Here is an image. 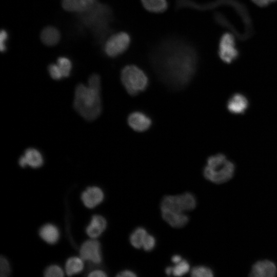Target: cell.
<instances>
[{
    "label": "cell",
    "mask_w": 277,
    "mask_h": 277,
    "mask_svg": "<svg viewBox=\"0 0 277 277\" xmlns=\"http://www.w3.org/2000/svg\"><path fill=\"white\" fill-rule=\"evenodd\" d=\"M196 205L195 195L190 192H186L180 194L164 196L160 203V209L185 213L194 210Z\"/></svg>",
    "instance_id": "obj_6"
},
{
    "label": "cell",
    "mask_w": 277,
    "mask_h": 277,
    "mask_svg": "<svg viewBox=\"0 0 277 277\" xmlns=\"http://www.w3.org/2000/svg\"><path fill=\"white\" fill-rule=\"evenodd\" d=\"M107 227L106 219L102 215H93L91 221L86 228L87 234L92 239L98 237Z\"/></svg>",
    "instance_id": "obj_17"
},
{
    "label": "cell",
    "mask_w": 277,
    "mask_h": 277,
    "mask_svg": "<svg viewBox=\"0 0 277 277\" xmlns=\"http://www.w3.org/2000/svg\"><path fill=\"white\" fill-rule=\"evenodd\" d=\"M148 58L158 78L175 91L181 90L190 84L199 62L193 44L177 36L161 40L152 48Z\"/></svg>",
    "instance_id": "obj_1"
},
{
    "label": "cell",
    "mask_w": 277,
    "mask_h": 277,
    "mask_svg": "<svg viewBox=\"0 0 277 277\" xmlns=\"http://www.w3.org/2000/svg\"><path fill=\"white\" fill-rule=\"evenodd\" d=\"M104 199L102 190L98 187H88L82 194V200L88 208H93L101 203Z\"/></svg>",
    "instance_id": "obj_14"
},
{
    "label": "cell",
    "mask_w": 277,
    "mask_h": 277,
    "mask_svg": "<svg viewBox=\"0 0 277 277\" xmlns=\"http://www.w3.org/2000/svg\"><path fill=\"white\" fill-rule=\"evenodd\" d=\"M156 246V239L152 234L148 233L144 240L142 248L147 252L152 251Z\"/></svg>",
    "instance_id": "obj_27"
},
{
    "label": "cell",
    "mask_w": 277,
    "mask_h": 277,
    "mask_svg": "<svg viewBox=\"0 0 277 277\" xmlns=\"http://www.w3.org/2000/svg\"><path fill=\"white\" fill-rule=\"evenodd\" d=\"M80 254L83 260L91 261L95 264H98L102 261L100 243L93 239L85 241L82 245Z\"/></svg>",
    "instance_id": "obj_10"
},
{
    "label": "cell",
    "mask_w": 277,
    "mask_h": 277,
    "mask_svg": "<svg viewBox=\"0 0 277 277\" xmlns=\"http://www.w3.org/2000/svg\"><path fill=\"white\" fill-rule=\"evenodd\" d=\"M97 0H62V6L66 11L73 12H84L96 3Z\"/></svg>",
    "instance_id": "obj_16"
},
{
    "label": "cell",
    "mask_w": 277,
    "mask_h": 277,
    "mask_svg": "<svg viewBox=\"0 0 277 277\" xmlns=\"http://www.w3.org/2000/svg\"><path fill=\"white\" fill-rule=\"evenodd\" d=\"M235 171L234 164L222 153L208 157L203 169L205 179L216 184H222L230 181Z\"/></svg>",
    "instance_id": "obj_3"
},
{
    "label": "cell",
    "mask_w": 277,
    "mask_h": 277,
    "mask_svg": "<svg viewBox=\"0 0 277 277\" xmlns=\"http://www.w3.org/2000/svg\"><path fill=\"white\" fill-rule=\"evenodd\" d=\"M48 71L51 77L55 80H60L63 77L56 64H51L48 67Z\"/></svg>",
    "instance_id": "obj_29"
},
{
    "label": "cell",
    "mask_w": 277,
    "mask_h": 277,
    "mask_svg": "<svg viewBox=\"0 0 277 277\" xmlns=\"http://www.w3.org/2000/svg\"><path fill=\"white\" fill-rule=\"evenodd\" d=\"M80 14L82 22L87 27L94 29L103 36L109 31L112 11L108 5L97 2L90 9Z\"/></svg>",
    "instance_id": "obj_4"
},
{
    "label": "cell",
    "mask_w": 277,
    "mask_h": 277,
    "mask_svg": "<svg viewBox=\"0 0 277 277\" xmlns=\"http://www.w3.org/2000/svg\"><path fill=\"white\" fill-rule=\"evenodd\" d=\"M255 4L259 6L264 7L268 5L277 0H251Z\"/></svg>",
    "instance_id": "obj_33"
},
{
    "label": "cell",
    "mask_w": 277,
    "mask_h": 277,
    "mask_svg": "<svg viewBox=\"0 0 277 277\" xmlns=\"http://www.w3.org/2000/svg\"><path fill=\"white\" fill-rule=\"evenodd\" d=\"M10 272V268L9 263L7 259L1 256L0 258V276L5 277L9 275Z\"/></svg>",
    "instance_id": "obj_28"
},
{
    "label": "cell",
    "mask_w": 277,
    "mask_h": 277,
    "mask_svg": "<svg viewBox=\"0 0 277 277\" xmlns=\"http://www.w3.org/2000/svg\"><path fill=\"white\" fill-rule=\"evenodd\" d=\"M143 7L148 11L160 13L167 10L169 5L167 0H140Z\"/></svg>",
    "instance_id": "obj_20"
},
{
    "label": "cell",
    "mask_w": 277,
    "mask_h": 277,
    "mask_svg": "<svg viewBox=\"0 0 277 277\" xmlns=\"http://www.w3.org/2000/svg\"><path fill=\"white\" fill-rule=\"evenodd\" d=\"M88 276L89 277H105L107 276V274L103 270H95L90 272Z\"/></svg>",
    "instance_id": "obj_32"
},
{
    "label": "cell",
    "mask_w": 277,
    "mask_h": 277,
    "mask_svg": "<svg viewBox=\"0 0 277 277\" xmlns=\"http://www.w3.org/2000/svg\"><path fill=\"white\" fill-rule=\"evenodd\" d=\"M64 275L62 268L56 265L49 266L44 272V276L46 277H62Z\"/></svg>",
    "instance_id": "obj_26"
},
{
    "label": "cell",
    "mask_w": 277,
    "mask_h": 277,
    "mask_svg": "<svg viewBox=\"0 0 277 277\" xmlns=\"http://www.w3.org/2000/svg\"><path fill=\"white\" fill-rule=\"evenodd\" d=\"M190 274L193 277H212L214 276V272L208 266L197 265L192 268Z\"/></svg>",
    "instance_id": "obj_23"
},
{
    "label": "cell",
    "mask_w": 277,
    "mask_h": 277,
    "mask_svg": "<svg viewBox=\"0 0 277 277\" xmlns=\"http://www.w3.org/2000/svg\"><path fill=\"white\" fill-rule=\"evenodd\" d=\"M74 107L85 120L93 121L102 112L101 86L78 84L75 90Z\"/></svg>",
    "instance_id": "obj_2"
},
{
    "label": "cell",
    "mask_w": 277,
    "mask_h": 277,
    "mask_svg": "<svg viewBox=\"0 0 277 277\" xmlns=\"http://www.w3.org/2000/svg\"><path fill=\"white\" fill-rule=\"evenodd\" d=\"M118 277H136L137 275L131 270L125 269L118 272L116 275Z\"/></svg>",
    "instance_id": "obj_31"
},
{
    "label": "cell",
    "mask_w": 277,
    "mask_h": 277,
    "mask_svg": "<svg viewBox=\"0 0 277 277\" xmlns=\"http://www.w3.org/2000/svg\"><path fill=\"white\" fill-rule=\"evenodd\" d=\"M60 37L59 31L52 26L45 27L41 34V41L47 46L56 45L59 42Z\"/></svg>",
    "instance_id": "obj_18"
},
{
    "label": "cell",
    "mask_w": 277,
    "mask_h": 277,
    "mask_svg": "<svg viewBox=\"0 0 277 277\" xmlns=\"http://www.w3.org/2000/svg\"><path fill=\"white\" fill-rule=\"evenodd\" d=\"M56 64L63 77L69 76L72 68V64L69 59L66 57H60L57 59Z\"/></svg>",
    "instance_id": "obj_24"
},
{
    "label": "cell",
    "mask_w": 277,
    "mask_h": 277,
    "mask_svg": "<svg viewBox=\"0 0 277 277\" xmlns=\"http://www.w3.org/2000/svg\"><path fill=\"white\" fill-rule=\"evenodd\" d=\"M128 126L134 131L143 132L148 130L152 126L151 117L144 111L135 110L127 117Z\"/></svg>",
    "instance_id": "obj_9"
},
{
    "label": "cell",
    "mask_w": 277,
    "mask_h": 277,
    "mask_svg": "<svg viewBox=\"0 0 277 277\" xmlns=\"http://www.w3.org/2000/svg\"><path fill=\"white\" fill-rule=\"evenodd\" d=\"M43 157L41 152L33 148H29L25 151L24 155L18 160V164L22 167L27 165L36 168L41 167L43 163Z\"/></svg>",
    "instance_id": "obj_13"
},
{
    "label": "cell",
    "mask_w": 277,
    "mask_h": 277,
    "mask_svg": "<svg viewBox=\"0 0 277 277\" xmlns=\"http://www.w3.org/2000/svg\"><path fill=\"white\" fill-rule=\"evenodd\" d=\"M218 53L221 59L226 63H230L237 57L238 51L232 35L225 33L222 36L219 43Z\"/></svg>",
    "instance_id": "obj_8"
},
{
    "label": "cell",
    "mask_w": 277,
    "mask_h": 277,
    "mask_svg": "<svg viewBox=\"0 0 277 277\" xmlns=\"http://www.w3.org/2000/svg\"><path fill=\"white\" fill-rule=\"evenodd\" d=\"M190 270V264L188 261L183 259L180 262L173 267L172 275L182 276L187 273Z\"/></svg>",
    "instance_id": "obj_25"
},
{
    "label": "cell",
    "mask_w": 277,
    "mask_h": 277,
    "mask_svg": "<svg viewBox=\"0 0 277 277\" xmlns=\"http://www.w3.org/2000/svg\"><path fill=\"white\" fill-rule=\"evenodd\" d=\"M83 268V260L81 257H71L67 260L65 265L66 273L68 276L80 273Z\"/></svg>",
    "instance_id": "obj_22"
},
{
    "label": "cell",
    "mask_w": 277,
    "mask_h": 277,
    "mask_svg": "<svg viewBox=\"0 0 277 277\" xmlns=\"http://www.w3.org/2000/svg\"><path fill=\"white\" fill-rule=\"evenodd\" d=\"M148 233L146 229L143 227L136 228L129 236V242L131 246L136 249L142 248Z\"/></svg>",
    "instance_id": "obj_21"
},
{
    "label": "cell",
    "mask_w": 277,
    "mask_h": 277,
    "mask_svg": "<svg viewBox=\"0 0 277 277\" xmlns=\"http://www.w3.org/2000/svg\"><path fill=\"white\" fill-rule=\"evenodd\" d=\"M8 38V33L5 30H2L0 34V49L2 52L6 50V43Z\"/></svg>",
    "instance_id": "obj_30"
},
{
    "label": "cell",
    "mask_w": 277,
    "mask_h": 277,
    "mask_svg": "<svg viewBox=\"0 0 277 277\" xmlns=\"http://www.w3.org/2000/svg\"><path fill=\"white\" fill-rule=\"evenodd\" d=\"M249 103L245 96L241 93H235L228 100L227 108L233 114H242L245 112Z\"/></svg>",
    "instance_id": "obj_15"
},
{
    "label": "cell",
    "mask_w": 277,
    "mask_h": 277,
    "mask_svg": "<svg viewBox=\"0 0 277 277\" xmlns=\"http://www.w3.org/2000/svg\"><path fill=\"white\" fill-rule=\"evenodd\" d=\"M131 35L127 32L121 31L111 35L106 41L104 51L111 58L116 57L125 53L131 43Z\"/></svg>",
    "instance_id": "obj_7"
},
{
    "label": "cell",
    "mask_w": 277,
    "mask_h": 277,
    "mask_svg": "<svg viewBox=\"0 0 277 277\" xmlns=\"http://www.w3.org/2000/svg\"><path fill=\"white\" fill-rule=\"evenodd\" d=\"M39 234L41 238L47 243L54 244L58 239L59 231L54 225L47 224L41 228Z\"/></svg>",
    "instance_id": "obj_19"
},
{
    "label": "cell",
    "mask_w": 277,
    "mask_h": 277,
    "mask_svg": "<svg viewBox=\"0 0 277 277\" xmlns=\"http://www.w3.org/2000/svg\"><path fill=\"white\" fill-rule=\"evenodd\" d=\"M165 272L167 275H170L172 274L173 273V267L172 266H167L165 269Z\"/></svg>",
    "instance_id": "obj_35"
},
{
    "label": "cell",
    "mask_w": 277,
    "mask_h": 277,
    "mask_svg": "<svg viewBox=\"0 0 277 277\" xmlns=\"http://www.w3.org/2000/svg\"><path fill=\"white\" fill-rule=\"evenodd\" d=\"M277 274V267L269 260L256 262L252 266L249 275L253 277H274Z\"/></svg>",
    "instance_id": "obj_11"
},
{
    "label": "cell",
    "mask_w": 277,
    "mask_h": 277,
    "mask_svg": "<svg viewBox=\"0 0 277 277\" xmlns=\"http://www.w3.org/2000/svg\"><path fill=\"white\" fill-rule=\"evenodd\" d=\"M120 78L126 92L131 96L144 92L149 85V79L147 73L134 64L127 65L122 68Z\"/></svg>",
    "instance_id": "obj_5"
},
{
    "label": "cell",
    "mask_w": 277,
    "mask_h": 277,
    "mask_svg": "<svg viewBox=\"0 0 277 277\" xmlns=\"http://www.w3.org/2000/svg\"><path fill=\"white\" fill-rule=\"evenodd\" d=\"M161 212L164 221L172 228H183L189 221L188 216L184 212H177L168 210H161Z\"/></svg>",
    "instance_id": "obj_12"
},
{
    "label": "cell",
    "mask_w": 277,
    "mask_h": 277,
    "mask_svg": "<svg viewBox=\"0 0 277 277\" xmlns=\"http://www.w3.org/2000/svg\"><path fill=\"white\" fill-rule=\"evenodd\" d=\"M183 260L181 255L176 254L172 256L171 261L173 263L176 264L180 262Z\"/></svg>",
    "instance_id": "obj_34"
}]
</instances>
